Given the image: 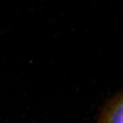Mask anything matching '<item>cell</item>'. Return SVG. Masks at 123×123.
<instances>
[{"label": "cell", "mask_w": 123, "mask_h": 123, "mask_svg": "<svg viewBox=\"0 0 123 123\" xmlns=\"http://www.w3.org/2000/svg\"><path fill=\"white\" fill-rule=\"evenodd\" d=\"M123 93L121 91L103 107L98 123H123Z\"/></svg>", "instance_id": "cell-1"}]
</instances>
